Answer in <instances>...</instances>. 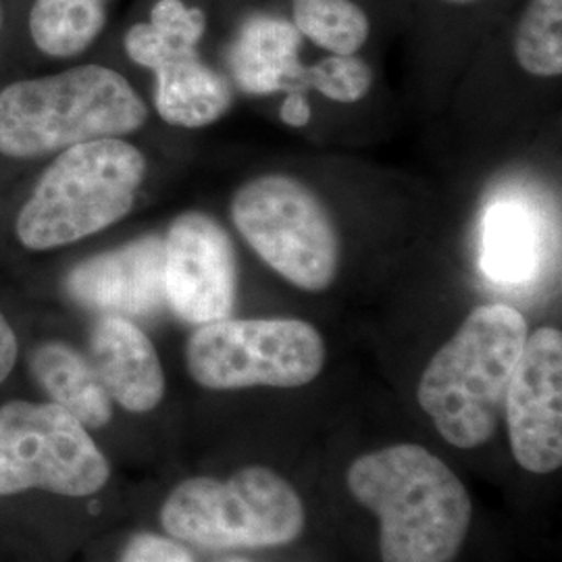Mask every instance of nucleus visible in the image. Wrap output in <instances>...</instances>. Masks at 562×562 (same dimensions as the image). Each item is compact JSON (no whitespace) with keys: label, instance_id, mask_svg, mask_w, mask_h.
<instances>
[{"label":"nucleus","instance_id":"nucleus-1","mask_svg":"<svg viewBox=\"0 0 562 562\" xmlns=\"http://www.w3.org/2000/svg\"><path fill=\"white\" fill-rule=\"evenodd\" d=\"M348 490L382 522L383 562H452L471 527L473 504L452 469L417 443L362 454Z\"/></svg>","mask_w":562,"mask_h":562},{"label":"nucleus","instance_id":"nucleus-2","mask_svg":"<svg viewBox=\"0 0 562 562\" xmlns=\"http://www.w3.org/2000/svg\"><path fill=\"white\" fill-rule=\"evenodd\" d=\"M527 336V322L517 308L483 304L434 355L417 398L446 442L477 448L492 440Z\"/></svg>","mask_w":562,"mask_h":562},{"label":"nucleus","instance_id":"nucleus-3","mask_svg":"<svg viewBox=\"0 0 562 562\" xmlns=\"http://www.w3.org/2000/svg\"><path fill=\"white\" fill-rule=\"evenodd\" d=\"M146 120V102L120 71L80 65L0 90V155L41 159L83 142L123 138Z\"/></svg>","mask_w":562,"mask_h":562},{"label":"nucleus","instance_id":"nucleus-4","mask_svg":"<svg viewBox=\"0 0 562 562\" xmlns=\"http://www.w3.org/2000/svg\"><path fill=\"white\" fill-rule=\"evenodd\" d=\"M144 178L146 157L130 142L102 138L65 148L21 206L18 240L46 252L104 232L134 209Z\"/></svg>","mask_w":562,"mask_h":562},{"label":"nucleus","instance_id":"nucleus-5","mask_svg":"<svg viewBox=\"0 0 562 562\" xmlns=\"http://www.w3.org/2000/svg\"><path fill=\"white\" fill-rule=\"evenodd\" d=\"M299 492L267 467H244L229 480L192 477L162 504L165 531L209 550H261L294 542L304 529Z\"/></svg>","mask_w":562,"mask_h":562},{"label":"nucleus","instance_id":"nucleus-6","mask_svg":"<svg viewBox=\"0 0 562 562\" xmlns=\"http://www.w3.org/2000/svg\"><path fill=\"white\" fill-rule=\"evenodd\" d=\"M241 238L281 278L306 292L327 290L340 269V236L322 199L302 181L267 173L232 199Z\"/></svg>","mask_w":562,"mask_h":562},{"label":"nucleus","instance_id":"nucleus-7","mask_svg":"<svg viewBox=\"0 0 562 562\" xmlns=\"http://www.w3.org/2000/svg\"><path fill=\"white\" fill-rule=\"evenodd\" d=\"M325 364L322 334L301 319L204 323L186 344V367L206 390L301 387Z\"/></svg>","mask_w":562,"mask_h":562},{"label":"nucleus","instance_id":"nucleus-8","mask_svg":"<svg viewBox=\"0 0 562 562\" xmlns=\"http://www.w3.org/2000/svg\"><path fill=\"white\" fill-rule=\"evenodd\" d=\"M206 32L201 7L183 0H157L150 20L127 30V57L155 71V109L176 127L199 130L222 120L234 92L229 81L202 60L199 44Z\"/></svg>","mask_w":562,"mask_h":562},{"label":"nucleus","instance_id":"nucleus-9","mask_svg":"<svg viewBox=\"0 0 562 562\" xmlns=\"http://www.w3.org/2000/svg\"><path fill=\"white\" fill-rule=\"evenodd\" d=\"M111 467L74 415L53 402L0 406V494L46 490L81 498L109 482Z\"/></svg>","mask_w":562,"mask_h":562},{"label":"nucleus","instance_id":"nucleus-10","mask_svg":"<svg viewBox=\"0 0 562 562\" xmlns=\"http://www.w3.org/2000/svg\"><path fill=\"white\" fill-rule=\"evenodd\" d=\"M162 244L167 306L181 322L204 325L232 317L238 265L220 222L202 211H186L171 222Z\"/></svg>","mask_w":562,"mask_h":562},{"label":"nucleus","instance_id":"nucleus-11","mask_svg":"<svg viewBox=\"0 0 562 562\" xmlns=\"http://www.w3.org/2000/svg\"><path fill=\"white\" fill-rule=\"evenodd\" d=\"M504 417L510 448L525 471L546 475L562 464V334L540 327L527 336L510 378Z\"/></svg>","mask_w":562,"mask_h":562},{"label":"nucleus","instance_id":"nucleus-12","mask_svg":"<svg viewBox=\"0 0 562 562\" xmlns=\"http://www.w3.org/2000/svg\"><path fill=\"white\" fill-rule=\"evenodd\" d=\"M65 290L101 315L134 322L161 313L167 306L161 236H144L76 265L65 278Z\"/></svg>","mask_w":562,"mask_h":562},{"label":"nucleus","instance_id":"nucleus-13","mask_svg":"<svg viewBox=\"0 0 562 562\" xmlns=\"http://www.w3.org/2000/svg\"><path fill=\"white\" fill-rule=\"evenodd\" d=\"M90 362L109 398L130 413H150L165 396L155 344L132 319L102 315L90 334Z\"/></svg>","mask_w":562,"mask_h":562},{"label":"nucleus","instance_id":"nucleus-14","mask_svg":"<svg viewBox=\"0 0 562 562\" xmlns=\"http://www.w3.org/2000/svg\"><path fill=\"white\" fill-rule=\"evenodd\" d=\"M302 34L292 21L257 13L229 46V71L241 92L267 97L294 90L301 76Z\"/></svg>","mask_w":562,"mask_h":562},{"label":"nucleus","instance_id":"nucleus-15","mask_svg":"<svg viewBox=\"0 0 562 562\" xmlns=\"http://www.w3.org/2000/svg\"><path fill=\"white\" fill-rule=\"evenodd\" d=\"M30 371L50 402L65 408L88 429L113 419V401L78 348L67 341H44L30 355Z\"/></svg>","mask_w":562,"mask_h":562},{"label":"nucleus","instance_id":"nucleus-16","mask_svg":"<svg viewBox=\"0 0 562 562\" xmlns=\"http://www.w3.org/2000/svg\"><path fill=\"white\" fill-rule=\"evenodd\" d=\"M540 222L519 201L492 204L483 220L482 267L496 283L519 285L533 280L540 265Z\"/></svg>","mask_w":562,"mask_h":562},{"label":"nucleus","instance_id":"nucleus-17","mask_svg":"<svg viewBox=\"0 0 562 562\" xmlns=\"http://www.w3.org/2000/svg\"><path fill=\"white\" fill-rule=\"evenodd\" d=\"M109 0H34L30 36L36 48L55 59L78 57L101 36Z\"/></svg>","mask_w":562,"mask_h":562},{"label":"nucleus","instance_id":"nucleus-18","mask_svg":"<svg viewBox=\"0 0 562 562\" xmlns=\"http://www.w3.org/2000/svg\"><path fill=\"white\" fill-rule=\"evenodd\" d=\"M292 23L329 55H357L371 34V21L355 0H292Z\"/></svg>","mask_w":562,"mask_h":562},{"label":"nucleus","instance_id":"nucleus-19","mask_svg":"<svg viewBox=\"0 0 562 562\" xmlns=\"http://www.w3.org/2000/svg\"><path fill=\"white\" fill-rule=\"evenodd\" d=\"M515 57L538 78L562 74V0H529L515 34Z\"/></svg>","mask_w":562,"mask_h":562},{"label":"nucleus","instance_id":"nucleus-20","mask_svg":"<svg viewBox=\"0 0 562 562\" xmlns=\"http://www.w3.org/2000/svg\"><path fill=\"white\" fill-rule=\"evenodd\" d=\"M373 86V71L359 55H329L302 67L294 90H317L329 101L359 102Z\"/></svg>","mask_w":562,"mask_h":562},{"label":"nucleus","instance_id":"nucleus-21","mask_svg":"<svg viewBox=\"0 0 562 562\" xmlns=\"http://www.w3.org/2000/svg\"><path fill=\"white\" fill-rule=\"evenodd\" d=\"M121 562H194L178 540L155 533H140L127 543Z\"/></svg>","mask_w":562,"mask_h":562},{"label":"nucleus","instance_id":"nucleus-22","mask_svg":"<svg viewBox=\"0 0 562 562\" xmlns=\"http://www.w3.org/2000/svg\"><path fill=\"white\" fill-rule=\"evenodd\" d=\"M280 117L290 127H304L311 121V102L306 99V92L290 90L285 92V99L281 102Z\"/></svg>","mask_w":562,"mask_h":562},{"label":"nucleus","instance_id":"nucleus-23","mask_svg":"<svg viewBox=\"0 0 562 562\" xmlns=\"http://www.w3.org/2000/svg\"><path fill=\"white\" fill-rule=\"evenodd\" d=\"M18 352H20L18 336L11 323L7 322V317L0 313V383L4 382L13 371L18 362Z\"/></svg>","mask_w":562,"mask_h":562},{"label":"nucleus","instance_id":"nucleus-24","mask_svg":"<svg viewBox=\"0 0 562 562\" xmlns=\"http://www.w3.org/2000/svg\"><path fill=\"white\" fill-rule=\"evenodd\" d=\"M448 4H471V2H477V0H443Z\"/></svg>","mask_w":562,"mask_h":562},{"label":"nucleus","instance_id":"nucleus-25","mask_svg":"<svg viewBox=\"0 0 562 562\" xmlns=\"http://www.w3.org/2000/svg\"><path fill=\"white\" fill-rule=\"evenodd\" d=\"M0 20H2V13H0Z\"/></svg>","mask_w":562,"mask_h":562}]
</instances>
